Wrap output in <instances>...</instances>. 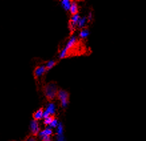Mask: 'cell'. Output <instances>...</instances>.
<instances>
[{"label": "cell", "mask_w": 146, "mask_h": 141, "mask_svg": "<svg viewBox=\"0 0 146 141\" xmlns=\"http://www.w3.org/2000/svg\"><path fill=\"white\" fill-rule=\"evenodd\" d=\"M59 88L56 82L51 81L45 83L42 87V91L45 99L50 103H52L57 97V94L59 91Z\"/></svg>", "instance_id": "1"}, {"label": "cell", "mask_w": 146, "mask_h": 141, "mask_svg": "<svg viewBox=\"0 0 146 141\" xmlns=\"http://www.w3.org/2000/svg\"><path fill=\"white\" fill-rule=\"evenodd\" d=\"M57 99L61 102V105L63 107H66L70 101V93L64 89H59L57 94Z\"/></svg>", "instance_id": "2"}, {"label": "cell", "mask_w": 146, "mask_h": 141, "mask_svg": "<svg viewBox=\"0 0 146 141\" xmlns=\"http://www.w3.org/2000/svg\"><path fill=\"white\" fill-rule=\"evenodd\" d=\"M47 70L45 69V65H39L37 66L34 69L33 72V75L34 77V79L35 81H37L41 76H43L44 74L46 73Z\"/></svg>", "instance_id": "3"}, {"label": "cell", "mask_w": 146, "mask_h": 141, "mask_svg": "<svg viewBox=\"0 0 146 141\" xmlns=\"http://www.w3.org/2000/svg\"><path fill=\"white\" fill-rule=\"evenodd\" d=\"M31 135V136L36 137L38 136L40 133V127H39L38 121L33 120L31 123L30 125Z\"/></svg>", "instance_id": "4"}, {"label": "cell", "mask_w": 146, "mask_h": 141, "mask_svg": "<svg viewBox=\"0 0 146 141\" xmlns=\"http://www.w3.org/2000/svg\"><path fill=\"white\" fill-rule=\"evenodd\" d=\"M44 109L43 108V107H41V108L39 109L38 110L35 111L33 113V120L35 121H40L41 119H42L43 118V115H44Z\"/></svg>", "instance_id": "5"}, {"label": "cell", "mask_w": 146, "mask_h": 141, "mask_svg": "<svg viewBox=\"0 0 146 141\" xmlns=\"http://www.w3.org/2000/svg\"><path fill=\"white\" fill-rule=\"evenodd\" d=\"M56 121V115L54 114L50 115V116H48L46 118L44 119V121H43V124L45 126H48V125H51L54 121Z\"/></svg>", "instance_id": "6"}, {"label": "cell", "mask_w": 146, "mask_h": 141, "mask_svg": "<svg viewBox=\"0 0 146 141\" xmlns=\"http://www.w3.org/2000/svg\"><path fill=\"white\" fill-rule=\"evenodd\" d=\"M70 11V13L72 15L78 14V11H79L78 5L76 1H72V5H71Z\"/></svg>", "instance_id": "7"}, {"label": "cell", "mask_w": 146, "mask_h": 141, "mask_svg": "<svg viewBox=\"0 0 146 141\" xmlns=\"http://www.w3.org/2000/svg\"><path fill=\"white\" fill-rule=\"evenodd\" d=\"M90 35V31L88 29H84L80 31V38L82 39H86L88 38Z\"/></svg>", "instance_id": "8"}, {"label": "cell", "mask_w": 146, "mask_h": 141, "mask_svg": "<svg viewBox=\"0 0 146 141\" xmlns=\"http://www.w3.org/2000/svg\"><path fill=\"white\" fill-rule=\"evenodd\" d=\"M57 61H50L47 63V64L45 65V69H46L47 71H48L49 70H50L51 69H52L54 67L57 65Z\"/></svg>", "instance_id": "9"}, {"label": "cell", "mask_w": 146, "mask_h": 141, "mask_svg": "<svg viewBox=\"0 0 146 141\" xmlns=\"http://www.w3.org/2000/svg\"><path fill=\"white\" fill-rule=\"evenodd\" d=\"M80 17L79 14H76L74 15H72V18H71V22H72L73 25H77L78 24L79 21H80Z\"/></svg>", "instance_id": "10"}, {"label": "cell", "mask_w": 146, "mask_h": 141, "mask_svg": "<svg viewBox=\"0 0 146 141\" xmlns=\"http://www.w3.org/2000/svg\"><path fill=\"white\" fill-rule=\"evenodd\" d=\"M62 3L63 7H64V9H66V10H70L71 5H72V1H70V0H66V1H63Z\"/></svg>", "instance_id": "11"}, {"label": "cell", "mask_w": 146, "mask_h": 141, "mask_svg": "<svg viewBox=\"0 0 146 141\" xmlns=\"http://www.w3.org/2000/svg\"><path fill=\"white\" fill-rule=\"evenodd\" d=\"M52 130L51 128H47L46 129H45L44 130H43L42 132H41L39 133V136H51L52 134Z\"/></svg>", "instance_id": "12"}, {"label": "cell", "mask_w": 146, "mask_h": 141, "mask_svg": "<svg viewBox=\"0 0 146 141\" xmlns=\"http://www.w3.org/2000/svg\"><path fill=\"white\" fill-rule=\"evenodd\" d=\"M86 23H87V18L86 17H83V18H80L78 25L79 27L82 28V27H84L85 26V25H86Z\"/></svg>", "instance_id": "13"}, {"label": "cell", "mask_w": 146, "mask_h": 141, "mask_svg": "<svg viewBox=\"0 0 146 141\" xmlns=\"http://www.w3.org/2000/svg\"><path fill=\"white\" fill-rule=\"evenodd\" d=\"M42 141H52L50 136H40Z\"/></svg>", "instance_id": "14"}, {"label": "cell", "mask_w": 146, "mask_h": 141, "mask_svg": "<svg viewBox=\"0 0 146 141\" xmlns=\"http://www.w3.org/2000/svg\"><path fill=\"white\" fill-rule=\"evenodd\" d=\"M25 141H37V140H36V138H35V137L31 136L29 137V138H27V140Z\"/></svg>", "instance_id": "15"}, {"label": "cell", "mask_w": 146, "mask_h": 141, "mask_svg": "<svg viewBox=\"0 0 146 141\" xmlns=\"http://www.w3.org/2000/svg\"><path fill=\"white\" fill-rule=\"evenodd\" d=\"M88 19H89V20H92V13H89V15H88Z\"/></svg>", "instance_id": "16"}]
</instances>
